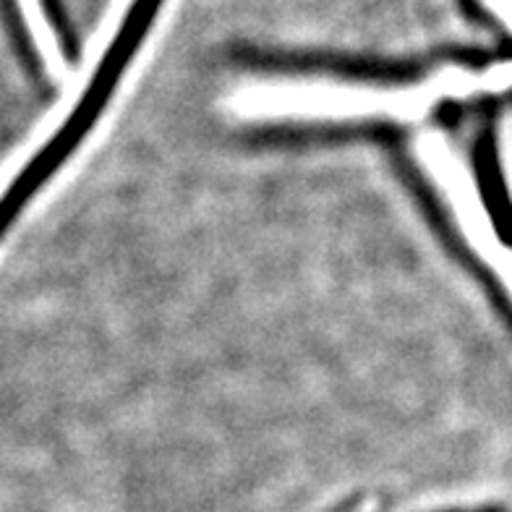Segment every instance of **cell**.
Instances as JSON below:
<instances>
[{
	"label": "cell",
	"instance_id": "277c9868",
	"mask_svg": "<svg viewBox=\"0 0 512 512\" xmlns=\"http://www.w3.org/2000/svg\"><path fill=\"white\" fill-rule=\"evenodd\" d=\"M364 507H366L364 497H351V499H345V502H340V505H335L332 510H327V512H364Z\"/></svg>",
	"mask_w": 512,
	"mask_h": 512
},
{
	"label": "cell",
	"instance_id": "3957f363",
	"mask_svg": "<svg viewBox=\"0 0 512 512\" xmlns=\"http://www.w3.org/2000/svg\"><path fill=\"white\" fill-rule=\"evenodd\" d=\"M71 147H74V136L66 134V131H58V134L50 139L48 147H42L40 152H37V157H34L27 168L16 176V181L8 186L6 194L0 196V236L11 228V223L19 217L21 209L27 207V202L34 196V191L48 181L50 173L61 165V160L66 157V152Z\"/></svg>",
	"mask_w": 512,
	"mask_h": 512
},
{
	"label": "cell",
	"instance_id": "7a4b0ae2",
	"mask_svg": "<svg viewBox=\"0 0 512 512\" xmlns=\"http://www.w3.org/2000/svg\"><path fill=\"white\" fill-rule=\"evenodd\" d=\"M413 152H416L418 165L429 173L434 189L442 194V199L450 207L452 217H455L458 228L463 230L473 254L492 270L499 285L512 298V249L502 241L489 209L481 202V191L473 181L471 170L465 168L455 147L437 131H426V134L418 136Z\"/></svg>",
	"mask_w": 512,
	"mask_h": 512
},
{
	"label": "cell",
	"instance_id": "6da1fadb",
	"mask_svg": "<svg viewBox=\"0 0 512 512\" xmlns=\"http://www.w3.org/2000/svg\"><path fill=\"white\" fill-rule=\"evenodd\" d=\"M512 63L494 68H445L416 84H351L327 79L254 81L233 97V110L254 121H408L447 97L507 89Z\"/></svg>",
	"mask_w": 512,
	"mask_h": 512
}]
</instances>
